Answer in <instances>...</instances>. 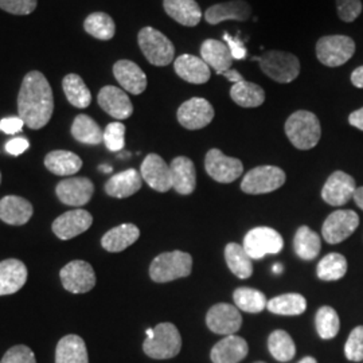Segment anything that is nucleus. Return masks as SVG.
<instances>
[{"mask_svg":"<svg viewBox=\"0 0 363 363\" xmlns=\"http://www.w3.org/2000/svg\"><path fill=\"white\" fill-rule=\"evenodd\" d=\"M18 112L28 128H43L52 116L54 99L48 78L40 72L27 73L18 94Z\"/></svg>","mask_w":363,"mask_h":363,"instance_id":"nucleus-1","label":"nucleus"},{"mask_svg":"<svg viewBox=\"0 0 363 363\" xmlns=\"http://www.w3.org/2000/svg\"><path fill=\"white\" fill-rule=\"evenodd\" d=\"M286 133L289 142L298 150H311L319 143L322 136L320 121L308 111H298L288 117Z\"/></svg>","mask_w":363,"mask_h":363,"instance_id":"nucleus-2","label":"nucleus"},{"mask_svg":"<svg viewBox=\"0 0 363 363\" xmlns=\"http://www.w3.org/2000/svg\"><path fill=\"white\" fill-rule=\"evenodd\" d=\"M193 269V259L189 253L174 250L159 255L150 267V277L155 283H169L187 277Z\"/></svg>","mask_w":363,"mask_h":363,"instance_id":"nucleus-3","label":"nucleus"},{"mask_svg":"<svg viewBox=\"0 0 363 363\" xmlns=\"http://www.w3.org/2000/svg\"><path fill=\"white\" fill-rule=\"evenodd\" d=\"M253 60L259 61L261 70L268 77L280 84L292 82L300 74V61L292 52L271 50L264 52L259 58L255 57Z\"/></svg>","mask_w":363,"mask_h":363,"instance_id":"nucleus-4","label":"nucleus"},{"mask_svg":"<svg viewBox=\"0 0 363 363\" xmlns=\"http://www.w3.org/2000/svg\"><path fill=\"white\" fill-rule=\"evenodd\" d=\"M182 337L172 323H160L154 328V335L144 340L143 350L152 359H169L179 354Z\"/></svg>","mask_w":363,"mask_h":363,"instance_id":"nucleus-5","label":"nucleus"},{"mask_svg":"<svg viewBox=\"0 0 363 363\" xmlns=\"http://www.w3.org/2000/svg\"><path fill=\"white\" fill-rule=\"evenodd\" d=\"M138 42L145 60L151 65L167 66L174 61V43L154 27L142 28L138 35Z\"/></svg>","mask_w":363,"mask_h":363,"instance_id":"nucleus-6","label":"nucleus"},{"mask_svg":"<svg viewBox=\"0 0 363 363\" xmlns=\"http://www.w3.org/2000/svg\"><path fill=\"white\" fill-rule=\"evenodd\" d=\"M355 52V42L347 35H327L316 43V57L328 67L346 64Z\"/></svg>","mask_w":363,"mask_h":363,"instance_id":"nucleus-7","label":"nucleus"},{"mask_svg":"<svg viewBox=\"0 0 363 363\" xmlns=\"http://www.w3.org/2000/svg\"><path fill=\"white\" fill-rule=\"evenodd\" d=\"M286 172L276 166H259L244 177L241 190L247 194L272 193L286 183Z\"/></svg>","mask_w":363,"mask_h":363,"instance_id":"nucleus-8","label":"nucleus"},{"mask_svg":"<svg viewBox=\"0 0 363 363\" xmlns=\"http://www.w3.org/2000/svg\"><path fill=\"white\" fill-rule=\"evenodd\" d=\"M252 259H261L267 255H277L284 247L281 234L272 228H255L244 238V245Z\"/></svg>","mask_w":363,"mask_h":363,"instance_id":"nucleus-9","label":"nucleus"},{"mask_svg":"<svg viewBox=\"0 0 363 363\" xmlns=\"http://www.w3.org/2000/svg\"><path fill=\"white\" fill-rule=\"evenodd\" d=\"M60 277L64 288L72 294H86L96 286V273L93 267L82 259L70 261L61 269Z\"/></svg>","mask_w":363,"mask_h":363,"instance_id":"nucleus-10","label":"nucleus"},{"mask_svg":"<svg viewBox=\"0 0 363 363\" xmlns=\"http://www.w3.org/2000/svg\"><path fill=\"white\" fill-rule=\"evenodd\" d=\"M205 169L214 181L220 183H232L244 172L240 159L226 156L218 148H213L206 154Z\"/></svg>","mask_w":363,"mask_h":363,"instance_id":"nucleus-11","label":"nucleus"},{"mask_svg":"<svg viewBox=\"0 0 363 363\" xmlns=\"http://www.w3.org/2000/svg\"><path fill=\"white\" fill-rule=\"evenodd\" d=\"M359 217L352 210H337L331 213L323 223L322 234L328 244H339L357 230Z\"/></svg>","mask_w":363,"mask_h":363,"instance_id":"nucleus-12","label":"nucleus"},{"mask_svg":"<svg viewBox=\"0 0 363 363\" xmlns=\"http://www.w3.org/2000/svg\"><path fill=\"white\" fill-rule=\"evenodd\" d=\"M177 116L186 130H202L213 121L214 108L206 99L193 97L179 106Z\"/></svg>","mask_w":363,"mask_h":363,"instance_id":"nucleus-13","label":"nucleus"},{"mask_svg":"<svg viewBox=\"0 0 363 363\" xmlns=\"http://www.w3.org/2000/svg\"><path fill=\"white\" fill-rule=\"evenodd\" d=\"M206 325L216 334L234 335L241 328L242 316L235 306L220 303L208 310Z\"/></svg>","mask_w":363,"mask_h":363,"instance_id":"nucleus-14","label":"nucleus"},{"mask_svg":"<svg viewBox=\"0 0 363 363\" xmlns=\"http://www.w3.org/2000/svg\"><path fill=\"white\" fill-rule=\"evenodd\" d=\"M93 223V217L91 213L84 208H74L66 211L52 222V232L62 240L74 238L79 234L85 233Z\"/></svg>","mask_w":363,"mask_h":363,"instance_id":"nucleus-15","label":"nucleus"},{"mask_svg":"<svg viewBox=\"0 0 363 363\" xmlns=\"http://www.w3.org/2000/svg\"><path fill=\"white\" fill-rule=\"evenodd\" d=\"M140 175L151 189L159 193H166L172 189L171 169L164 159L156 154L145 156L140 167Z\"/></svg>","mask_w":363,"mask_h":363,"instance_id":"nucleus-16","label":"nucleus"},{"mask_svg":"<svg viewBox=\"0 0 363 363\" xmlns=\"http://www.w3.org/2000/svg\"><path fill=\"white\" fill-rule=\"evenodd\" d=\"M94 186L88 178H69L60 182L55 187L58 199L67 206H84L91 199Z\"/></svg>","mask_w":363,"mask_h":363,"instance_id":"nucleus-17","label":"nucleus"},{"mask_svg":"<svg viewBox=\"0 0 363 363\" xmlns=\"http://www.w3.org/2000/svg\"><path fill=\"white\" fill-rule=\"evenodd\" d=\"M357 190L354 178L343 171H335L330 175L322 190V198L331 206L347 203Z\"/></svg>","mask_w":363,"mask_h":363,"instance_id":"nucleus-18","label":"nucleus"},{"mask_svg":"<svg viewBox=\"0 0 363 363\" xmlns=\"http://www.w3.org/2000/svg\"><path fill=\"white\" fill-rule=\"evenodd\" d=\"M97 101L104 112L117 120H125L133 113V105L128 94L117 86H104L99 91Z\"/></svg>","mask_w":363,"mask_h":363,"instance_id":"nucleus-19","label":"nucleus"},{"mask_svg":"<svg viewBox=\"0 0 363 363\" xmlns=\"http://www.w3.org/2000/svg\"><path fill=\"white\" fill-rule=\"evenodd\" d=\"M252 16V7L245 0H233L208 7L205 19L208 25H218L225 21L245 22Z\"/></svg>","mask_w":363,"mask_h":363,"instance_id":"nucleus-20","label":"nucleus"},{"mask_svg":"<svg viewBox=\"0 0 363 363\" xmlns=\"http://www.w3.org/2000/svg\"><path fill=\"white\" fill-rule=\"evenodd\" d=\"M113 74L121 88L130 94H142L147 88V76L142 67L128 60H120L113 65Z\"/></svg>","mask_w":363,"mask_h":363,"instance_id":"nucleus-21","label":"nucleus"},{"mask_svg":"<svg viewBox=\"0 0 363 363\" xmlns=\"http://www.w3.org/2000/svg\"><path fill=\"white\" fill-rule=\"evenodd\" d=\"M174 69L182 79L195 85L206 84L211 76L208 64L193 54H183L178 57L174 61Z\"/></svg>","mask_w":363,"mask_h":363,"instance_id":"nucleus-22","label":"nucleus"},{"mask_svg":"<svg viewBox=\"0 0 363 363\" xmlns=\"http://www.w3.org/2000/svg\"><path fill=\"white\" fill-rule=\"evenodd\" d=\"M26 281V265L21 259H9L0 262V296L13 295Z\"/></svg>","mask_w":363,"mask_h":363,"instance_id":"nucleus-23","label":"nucleus"},{"mask_svg":"<svg viewBox=\"0 0 363 363\" xmlns=\"http://www.w3.org/2000/svg\"><path fill=\"white\" fill-rule=\"evenodd\" d=\"M33 205L22 196L7 195L0 199V220L13 226H22L31 220Z\"/></svg>","mask_w":363,"mask_h":363,"instance_id":"nucleus-24","label":"nucleus"},{"mask_svg":"<svg viewBox=\"0 0 363 363\" xmlns=\"http://www.w3.org/2000/svg\"><path fill=\"white\" fill-rule=\"evenodd\" d=\"M201 58L208 64V67L216 70L222 76L226 70L232 69L233 57L225 42L217 39H206L201 46Z\"/></svg>","mask_w":363,"mask_h":363,"instance_id":"nucleus-25","label":"nucleus"},{"mask_svg":"<svg viewBox=\"0 0 363 363\" xmlns=\"http://www.w3.org/2000/svg\"><path fill=\"white\" fill-rule=\"evenodd\" d=\"M169 169L175 191L182 195L191 194L196 186V172L193 160L186 156H178L171 162Z\"/></svg>","mask_w":363,"mask_h":363,"instance_id":"nucleus-26","label":"nucleus"},{"mask_svg":"<svg viewBox=\"0 0 363 363\" xmlns=\"http://www.w3.org/2000/svg\"><path fill=\"white\" fill-rule=\"evenodd\" d=\"M247 340L237 335H228L220 340L211 350L213 363H238L247 355Z\"/></svg>","mask_w":363,"mask_h":363,"instance_id":"nucleus-27","label":"nucleus"},{"mask_svg":"<svg viewBox=\"0 0 363 363\" xmlns=\"http://www.w3.org/2000/svg\"><path fill=\"white\" fill-rule=\"evenodd\" d=\"M163 7L182 26L195 27L202 19V10L195 0H163Z\"/></svg>","mask_w":363,"mask_h":363,"instance_id":"nucleus-28","label":"nucleus"},{"mask_svg":"<svg viewBox=\"0 0 363 363\" xmlns=\"http://www.w3.org/2000/svg\"><path fill=\"white\" fill-rule=\"evenodd\" d=\"M142 179L139 171L125 169L105 183V193L113 198H128L142 189Z\"/></svg>","mask_w":363,"mask_h":363,"instance_id":"nucleus-29","label":"nucleus"},{"mask_svg":"<svg viewBox=\"0 0 363 363\" xmlns=\"http://www.w3.org/2000/svg\"><path fill=\"white\" fill-rule=\"evenodd\" d=\"M140 237V230L133 223H124L111 229L101 238V245L111 253H118L135 244Z\"/></svg>","mask_w":363,"mask_h":363,"instance_id":"nucleus-30","label":"nucleus"},{"mask_svg":"<svg viewBox=\"0 0 363 363\" xmlns=\"http://www.w3.org/2000/svg\"><path fill=\"white\" fill-rule=\"evenodd\" d=\"M55 363H89L84 339L78 335H66L55 349Z\"/></svg>","mask_w":363,"mask_h":363,"instance_id":"nucleus-31","label":"nucleus"},{"mask_svg":"<svg viewBox=\"0 0 363 363\" xmlns=\"http://www.w3.org/2000/svg\"><path fill=\"white\" fill-rule=\"evenodd\" d=\"M45 166L54 175L70 177V175L77 174L78 171L81 169L82 160L74 152L65 151V150H57V151H52L46 155Z\"/></svg>","mask_w":363,"mask_h":363,"instance_id":"nucleus-32","label":"nucleus"},{"mask_svg":"<svg viewBox=\"0 0 363 363\" xmlns=\"http://www.w3.org/2000/svg\"><path fill=\"white\" fill-rule=\"evenodd\" d=\"M73 138L82 144L97 145L104 142V130L88 115H78L72 125Z\"/></svg>","mask_w":363,"mask_h":363,"instance_id":"nucleus-33","label":"nucleus"},{"mask_svg":"<svg viewBox=\"0 0 363 363\" xmlns=\"http://www.w3.org/2000/svg\"><path fill=\"white\" fill-rule=\"evenodd\" d=\"M230 97L235 104L242 108H257L265 101V91L257 84L244 79L234 84L230 89Z\"/></svg>","mask_w":363,"mask_h":363,"instance_id":"nucleus-34","label":"nucleus"},{"mask_svg":"<svg viewBox=\"0 0 363 363\" xmlns=\"http://www.w3.org/2000/svg\"><path fill=\"white\" fill-rule=\"evenodd\" d=\"M225 259L230 271L238 279H249L253 273L252 259L247 255L245 247L232 242L225 247Z\"/></svg>","mask_w":363,"mask_h":363,"instance_id":"nucleus-35","label":"nucleus"},{"mask_svg":"<svg viewBox=\"0 0 363 363\" xmlns=\"http://www.w3.org/2000/svg\"><path fill=\"white\" fill-rule=\"evenodd\" d=\"M62 88L65 91L66 99L70 104L79 109L88 108L91 103V93L85 85L84 79L78 74L70 73L62 81Z\"/></svg>","mask_w":363,"mask_h":363,"instance_id":"nucleus-36","label":"nucleus"},{"mask_svg":"<svg viewBox=\"0 0 363 363\" xmlns=\"http://www.w3.org/2000/svg\"><path fill=\"white\" fill-rule=\"evenodd\" d=\"M294 247L300 259L310 261L318 257L322 247V241L320 237L308 226H301L295 234Z\"/></svg>","mask_w":363,"mask_h":363,"instance_id":"nucleus-37","label":"nucleus"},{"mask_svg":"<svg viewBox=\"0 0 363 363\" xmlns=\"http://www.w3.org/2000/svg\"><path fill=\"white\" fill-rule=\"evenodd\" d=\"M268 311L276 315H286V316H296L307 308V300L303 295L298 294H286L276 298H271L267 304Z\"/></svg>","mask_w":363,"mask_h":363,"instance_id":"nucleus-38","label":"nucleus"},{"mask_svg":"<svg viewBox=\"0 0 363 363\" xmlns=\"http://www.w3.org/2000/svg\"><path fill=\"white\" fill-rule=\"evenodd\" d=\"M233 300L235 307L241 311L249 312V313H259L267 308L268 300L267 296L253 288L241 286L234 291Z\"/></svg>","mask_w":363,"mask_h":363,"instance_id":"nucleus-39","label":"nucleus"},{"mask_svg":"<svg viewBox=\"0 0 363 363\" xmlns=\"http://www.w3.org/2000/svg\"><path fill=\"white\" fill-rule=\"evenodd\" d=\"M85 31L93 38L109 40L116 34L115 21L105 13H93L84 22Z\"/></svg>","mask_w":363,"mask_h":363,"instance_id":"nucleus-40","label":"nucleus"},{"mask_svg":"<svg viewBox=\"0 0 363 363\" xmlns=\"http://www.w3.org/2000/svg\"><path fill=\"white\" fill-rule=\"evenodd\" d=\"M268 349L273 358L279 362H289L296 354L294 339L283 330H276L269 335Z\"/></svg>","mask_w":363,"mask_h":363,"instance_id":"nucleus-41","label":"nucleus"},{"mask_svg":"<svg viewBox=\"0 0 363 363\" xmlns=\"http://www.w3.org/2000/svg\"><path fill=\"white\" fill-rule=\"evenodd\" d=\"M347 272V259L339 253H330L320 259L316 273L323 281H337Z\"/></svg>","mask_w":363,"mask_h":363,"instance_id":"nucleus-42","label":"nucleus"},{"mask_svg":"<svg viewBox=\"0 0 363 363\" xmlns=\"http://www.w3.org/2000/svg\"><path fill=\"white\" fill-rule=\"evenodd\" d=\"M315 325L316 331L322 339H333L337 337L340 328L337 311L328 306L319 308V311L316 312Z\"/></svg>","mask_w":363,"mask_h":363,"instance_id":"nucleus-43","label":"nucleus"},{"mask_svg":"<svg viewBox=\"0 0 363 363\" xmlns=\"http://www.w3.org/2000/svg\"><path fill=\"white\" fill-rule=\"evenodd\" d=\"M104 143L112 152L121 151L125 145V125L120 121L108 124L104 130Z\"/></svg>","mask_w":363,"mask_h":363,"instance_id":"nucleus-44","label":"nucleus"},{"mask_svg":"<svg viewBox=\"0 0 363 363\" xmlns=\"http://www.w3.org/2000/svg\"><path fill=\"white\" fill-rule=\"evenodd\" d=\"M346 358L351 362L363 361V325L355 327L345 345Z\"/></svg>","mask_w":363,"mask_h":363,"instance_id":"nucleus-45","label":"nucleus"},{"mask_svg":"<svg viewBox=\"0 0 363 363\" xmlns=\"http://www.w3.org/2000/svg\"><path fill=\"white\" fill-rule=\"evenodd\" d=\"M0 363H37L35 354L25 345L13 346L3 355Z\"/></svg>","mask_w":363,"mask_h":363,"instance_id":"nucleus-46","label":"nucleus"},{"mask_svg":"<svg viewBox=\"0 0 363 363\" xmlns=\"http://www.w3.org/2000/svg\"><path fill=\"white\" fill-rule=\"evenodd\" d=\"M337 16L343 21L351 23L362 13L361 0H337Z\"/></svg>","mask_w":363,"mask_h":363,"instance_id":"nucleus-47","label":"nucleus"},{"mask_svg":"<svg viewBox=\"0 0 363 363\" xmlns=\"http://www.w3.org/2000/svg\"><path fill=\"white\" fill-rule=\"evenodd\" d=\"M38 0H0V9L13 15H28L37 9Z\"/></svg>","mask_w":363,"mask_h":363,"instance_id":"nucleus-48","label":"nucleus"},{"mask_svg":"<svg viewBox=\"0 0 363 363\" xmlns=\"http://www.w3.org/2000/svg\"><path fill=\"white\" fill-rule=\"evenodd\" d=\"M223 40L226 42V46L229 48L233 60H244L247 57V48L242 40L234 38L229 34H223Z\"/></svg>","mask_w":363,"mask_h":363,"instance_id":"nucleus-49","label":"nucleus"},{"mask_svg":"<svg viewBox=\"0 0 363 363\" xmlns=\"http://www.w3.org/2000/svg\"><path fill=\"white\" fill-rule=\"evenodd\" d=\"M25 121L21 117H6L0 121V130H3L7 135H15L19 130H22Z\"/></svg>","mask_w":363,"mask_h":363,"instance_id":"nucleus-50","label":"nucleus"},{"mask_svg":"<svg viewBox=\"0 0 363 363\" xmlns=\"http://www.w3.org/2000/svg\"><path fill=\"white\" fill-rule=\"evenodd\" d=\"M30 143L25 138H15L13 140L6 144V151L13 156L22 155L26 150H28Z\"/></svg>","mask_w":363,"mask_h":363,"instance_id":"nucleus-51","label":"nucleus"},{"mask_svg":"<svg viewBox=\"0 0 363 363\" xmlns=\"http://www.w3.org/2000/svg\"><path fill=\"white\" fill-rule=\"evenodd\" d=\"M349 123H350L352 127L363 130V108L351 113L350 116H349Z\"/></svg>","mask_w":363,"mask_h":363,"instance_id":"nucleus-52","label":"nucleus"},{"mask_svg":"<svg viewBox=\"0 0 363 363\" xmlns=\"http://www.w3.org/2000/svg\"><path fill=\"white\" fill-rule=\"evenodd\" d=\"M351 82L355 88L363 89V66L357 67L351 74Z\"/></svg>","mask_w":363,"mask_h":363,"instance_id":"nucleus-53","label":"nucleus"},{"mask_svg":"<svg viewBox=\"0 0 363 363\" xmlns=\"http://www.w3.org/2000/svg\"><path fill=\"white\" fill-rule=\"evenodd\" d=\"M222 76L225 78H228V79H229L230 82H233V84L241 82V81H244V79H245V78L242 77V74H241L238 70H234V69H229V70H226Z\"/></svg>","mask_w":363,"mask_h":363,"instance_id":"nucleus-54","label":"nucleus"},{"mask_svg":"<svg viewBox=\"0 0 363 363\" xmlns=\"http://www.w3.org/2000/svg\"><path fill=\"white\" fill-rule=\"evenodd\" d=\"M354 201H355V203H357V206H359V208L363 210V187H358L357 190H355V193H354Z\"/></svg>","mask_w":363,"mask_h":363,"instance_id":"nucleus-55","label":"nucleus"},{"mask_svg":"<svg viewBox=\"0 0 363 363\" xmlns=\"http://www.w3.org/2000/svg\"><path fill=\"white\" fill-rule=\"evenodd\" d=\"M298 363H318L316 362V359L315 358H312V357H306V358H303L300 362Z\"/></svg>","mask_w":363,"mask_h":363,"instance_id":"nucleus-56","label":"nucleus"},{"mask_svg":"<svg viewBox=\"0 0 363 363\" xmlns=\"http://www.w3.org/2000/svg\"><path fill=\"white\" fill-rule=\"evenodd\" d=\"M273 272H283V265H281V264H276V265H273Z\"/></svg>","mask_w":363,"mask_h":363,"instance_id":"nucleus-57","label":"nucleus"},{"mask_svg":"<svg viewBox=\"0 0 363 363\" xmlns=\"http://www.w3.org/2000/svg\"><path fill=\"white\" fill-rule=\"evenodd\" d=\"M99 169H100V171H103V172H111V171H112V167H111V166H105V164L100 166Z\"/></svg>","mask_w":363,"mask_h":363,"instance_id":"nucleus-58","label":"nucleus"},{"mask_svg":"<svg viewBox=\"0 0 363 363\" xmlns=\"http://www.w3.org/2000/svg\"><path fill=\"white\" fill-rule=\"evenodd\" d=\"M145 333H147V337H151L154 335V328H148Z\"/></svg>","mask_w":363,"mask_h":363,"instance_id":"nucleus-59","label":"nucleus"},{"mask_svg":"<svg viewBox=\"0 0 363 363\" xmlns=\"http://www.w3.org/2000/svg\"><path fill=\"white\" fill-rule=\"evenodd\" d=\"M0 183H1V174H0Z\"/></svg>","mask_w":363,"mask_h":363,"instance_id":"nucleus-60","label":"nucleus"},{"mask_svg":"<svg viewBox=\"0 0 363 363\" xmlns=\"http://www.w3.org/2000/svg\"><path fill=\"white\" fill-rule=\"evenodd\" d=\"M256 363H265V362H256Z\"/></svg>","mask_w":363,"mask_h":363,"instance_id":"nucleus-61","label":"nucleus"}]
</instances>
